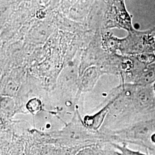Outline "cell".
I'll return each mask as SVG.
<instances>
[{"mask_svg":"<svg viewBox=\"0 0 155 155\" xmlns=\"http://www.w3.org/2000/svg\"><path fill=\"white\" fill-rule=\"evenodd\" d=\"M110 150H105L100 147L91 146L82 148L75 155H108Z\"/></svg>","mask_w":155,"mask_h":155,"instance_id":"1","label":"cell"},{"mask_svg":"<svg viewBox=\"0 0 155 155\" xmlns=\"http://www.w3.org/2000/svg\"><path fill=\"white\" fill-rule=\"evenodd\" d=\"M26 107L30 113L33 114H36L39 113L42 109V104L38 98H33L28 101Z\"/></svg>","mask_w":155,"mask_h":155,"instance_id":"2","label":"cell"},{"mask_svg":"<svg viewBox=\"0 0 155 155\" xmlns=\"http://www.w3.org/2000/svg\"><path fill=\"white\" fill-rule=\"evenodd\" d=\"M112 145L116 149L118 150L119 152H117V154L118 155H148L141 153L139 151H135V150H130L125 145H119L117 144H113Z\"/></svg>","mask_w":155,"mask_h":155,"instance_id":"3","label":"cell"},{"mask_svg":"<svg viewBox=\"0 0 155 155\" xmlns=\"http://www.w3.org/2000/svg\"><path fill=\"white\" fill-rule=\"evenodd\" d=\"M150 140L155 145V133L151 135V136H150Z\"/></svg>","mask_w":155,"mask_h":155,"instance_id":"4","label":"cell"},{"mask_svg":"<svg viewBox=\"0 0 155 155\" xmlns=\"http://www.w3.org/2000/svg\"><path fill=\"white\" fill-rule=\"evenodd\" d=\"M153 91H154V93H155V81L153 83Z\"/></svg>","mask_w":155,"mask_h":155,"instance_id":"5","label":"cell"}]
</instances>
